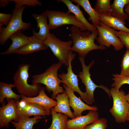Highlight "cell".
Listing matches in <instances>:
<instances>
[{"label":"cell","instance_id":"cell-1","mask_svg":"<svg viewBox=\"0 0 129 129\" xmlns=\"http://www.w3.org/2000/svg\"><path fill=\"white\" fill-rule=\"evenodd\" d=\"M73 45L70 51L78 53L79 56L85 58L90 51L94 50H104L106 47L95 44L94 41L99 35L97 29L91 32L82 31L78 27L72 25L70 28Z\"/></svg>","mask_w":129,"mask_h":129},{"label":"cell","instance_id":"cell-2","mask_svg":"<svg viewBox=\"0 0 129 129\" xmlns=\"http://www.w3.org/2000/svg\"><path fill=\"white\" fill-rule=\"evenodd\" d=\"M62 64L59 62L52 64L43 73L32 75V84H42L45 86V89L48 92H52L51 96L54 99L58 94L65 91L60 86L62 81L59 77L57 73Z\"/></svg>","mask_w":129,"mask_h":129},{"label":"cell","instance_id":"cell-3","mask_svg":"<svg viewBox=\"0 0 129 129\" xmlns=\"http://www.w3.org/2000/svg\"><path fill=\"white\" fill-rule=\"evenodd\" d=\"M31 65L28 64H20L14 74L13 80L18 92L20 95L29 97L38 96L42 87L41 84L30 85L28 83V70Z\"/></svg>","mask_w":129,"mask_h":129},{"label":"cell","instance_id":"cell-4","mask_svg":"<svg viewBox=\"0 0 129 129\" xmlns=\"http://www.w3.org/2000/svg\"><path fill=\"white\" fill-rule=\"evenodd\" d=\"M23 6L12 9V18L7 26L0 32V44L4 45L10 36L16 32L20 30H28L32 25L30 22L26 23L22 20L23 12L25 8Z\"/></svg>","mask_w":129,"mask_h":129},{"label":"cell","instance_id":"cell-5","mask_svg":"<svg viewBox=\"0 0 129 129\" xmlns=\"http://www.w3.org/2000/svg\"><path fill=\"white\" fill-rule=\"evenodd\" d=\"M49 21L50 29H55L65 25H71L79 28L82 31H88L87 27L73 15L68 12L46 10L44 11Z\"/></svg>","mask_w":129,"mask_h":129},{"label":"cell","instance_id":"cell-6","mask_svg":"<svg viewBox=\"0 0 129 129\" xmlns=\"http://www.w3.org/2000/svg\"><path fill=\"white\" fill-rule=\"evenodd\" d=\"M44 45L49 47L59 62L68 67L72 40L64 42L58 38L53 34L50 33L43 42Z\"/></svg>","mask_w":129,"mask_h":129},{"label":"cell","instance_id":"cell-7","mask_svg":"<svg viewBox=\"0 0 129 129\" xmlns=\"http://www.w3.org/2000/svg\"><path fill=\"white\" fill-rule=\"evenodd\" d=\"M110 95L113 100L112 107L109 110L116 122L124 123L126 121L129 103L126 100L125 93L123 90L112 87L110 89Z\"/></svg>","mask_w":129,"mask_h":129},{"label":"cell","instance_id":"cell-8","mask_svg":"<svg viewBox=\"0 0 129 129\" xmlns=\"http://www.w3.org/2000/svg\"><path fill=\"white\" fill-rule=\"evenodd\" d=\"M76 54L70 52L69 55V65L67 67V73L62 72L58 75L59 77L62 81V83L67 87L74 92H76L80 96L83 101L89 105L93 103L89 98L86 92H83L80 89L78 86V75H75L73 71L71 62L74 59Z\"/></svg>","mask_w":129,"mask_h":129},{"label":"cell","instance_id":"cell-9","mask_svg":"<svg viewBox=\"0 0 129 129\" xmlns=\"http://www.w3.org/2000/svg\"><path fill=\"white\" fill-rule=\"evenodd\" d=\"M79 59L82 66V70L79 72L78 76L85 85L86 88V92L89 99L93 102H95L94 92L96 89L98 87L102 88L104 90L111 98L110 89L103 85L98 86L96 85L91 79L90 70L95 63L94 61L93 60L91 63L87 66L85 63V58L79 57Z\"/></svg>","mask_w":129,"mask_h":129},{"label":"cell","instance_id":"cell-10","mask_svg":"<svg viewBox=\"0 0 129 129\" xmlns=\"http://www.w3.org/2000/svg\"><path fill=\"white\" fill-rule=\"evenodd\" d=\"M100 24V26H96L99 32L97 39L99 44L106 48L110 47L112 45L117 51L122 49L124 45L115 34V30L101 22Z\"/></svg>","mask_w":129,"mask_h":129},{"label":"cell","instance_id":"cell-11","mask_svg":"<svg viewBox=\"0 0 129 129\" xmlns=\"http://www.w3.org/2000/svg\"><path fill=\"white\" fill-rule=\"evenodd\" d=\"M7 103L5 102L0 107V127L7 128L12 120L17 122L18 115L16 101L13 99H6Z\"/></svg>","mask_w":129,"mask_h":129},{"label":"cell","instance_id":"cell-12","mask_svg":"<svg viewBox=\"0 0 129 129\" xmlns=\"http://www.w3.org/2000/svg\"><path fill=\"white\" fill-rule=\"evenodd\" d=\"M17 115L29 117L34 116H45L46 111L43 107L37 104L26 102L22 100L16 101Z\"/></svg>","mask_w":129,"mask_h":129},{"label":"cell","instance_id":"cell-13","mask_svg":"<svg viewBox=\"0 0 129 129\" xmlns=\"http://www.w3.org/2000/svg\"><path fill=\"white\" fill-rule=\"evenodd\" d=\"M99 116L97 111L90 110L85 115L68 119L66 129H84L87 126L99 119Z\"/></svg>","mask_w":129,"mask_h":129},{"label":"cell","instance_id":"cell-14","mask_svg":"<svg viewBox=\"0 0 129 129\" xmlns=\"http://www.w3.org/2000/svg\"><path fill=\"white\" fill-rule=\"evenodd\" d=\"M69 98L70 106L74 110L73 113L75 118L81 116L82 112L86 110L97 111L98 108L96 106H90L84 102L75 94L73 91L68 88L64 84H63Z\"/></svg>","mask_w":129,"mask_h":129},{"label":"cell","instance_id":"cell-15","mask_svg":"<svg viewBox=\"0 0 129 129\" xmlns=\"http://www.w3.org/2000/svg\"><path fill=\"white\" fill-rule=\"evenodd\" d=\"M45 88H42L38 95L33 97H28L24 95H21V100L26 102L37 104L44 107L47 113V115L51 114V109L56 107L57 105V101L48 97L45 92Z\"/></svg>","mask_w":129,"mask_h":129},{"label":"cell","instance_id":"cell-16","mask_svg":"<svg viewBox=\"0 0 129 129\" xmlns=\"http://www.w3.org/2000/svg\"><path fill=\"white\" fill-rule=\"evenodd\" d=\"M32 16L36 20L37 26L39 28V32H36L34 28L32 30L33 35L39 40L43 42L48 37L50 30L47 22L48 17L45 12L39 15L33 13Z\"/></svg>","mask_w":129,"mask_h":129},{"label":"cell","instance_id":"cell-17","mask_svg":"<svg viewBox=\"0 0 129 129\" xmlns=\"http://www.w3.org/2000/svg\"><path fill=\"white\" fill-rule=\"evenodd\" d=\"M21 31L16 32L10 36L9 38L12 41V43L7 50L1 53V54H13L14 52L29 43L31 37L27 36L22 32Z\"/></svg>","mask_w":129,"mask_h":129},{"label":"cell","instance_id":"cell-18","mask_svg":"<svg viewBox=\"0 0 129 129\" xmlns=\"http://www.w3.org/2000/svg\"><path fill=\"white\" fill-rule=\"evenodd\" d=\"M55 99L57 100V105L51 109V113H61L72 119L75 118L70 110L69 97L65 91L58 94Z\"/></svg>","mask_w":129,"mask_h":129},{"label":"cell","instance_id":"cell-19","mask_svg":"<svg viewBox=\"0 0 129 129\" xmlns=\"http://www.w3.org/2000/svg\"><path fill=\"white\" fill-rule=\"evenodd\" d=\"M100 21L108 27L114 30L129 33V28L125 25V22L112 16L110 13L100 15Z\"/></svg>","mask_w":129,"mask_h":129},{"label":"cell","instance_id":"cell-20","mask_svg":"<svg viewBox=\"0 0 129 129\" xmlns=\"http://www.w3.org/2000/svg\"><path fill=\"white\" fill-rule=\"evenodd\" d=\"M60 2L63 3L68 8L67 12L74 14L76 18L83 23L88 28V31L92 32L97 29L96 27L93 24L90 23L85 17L82 11L80 8V5L77 4L75 5L71 0H61Z\"/></svg>","mask_w":129,"mask_h":129},{"label":"cell","instance_id":"cell-21","mask_svg":"<svg viewBox=\"0 0 129 129\" xmlns=\"http://www.w3.org/2000/svg\"><path fill=\"white\" fill-rule=\"evenodd\" d=\"M48 48V47L44 45L43 42L33 35L31 36V40L28 44L15 51L13 54L27 55L44 50Z\"/></svg>","mask_w":129,"mask_h":129},{"label":"cell","instance_id":"cell-22","mask_svg":"<svg viewBox=\"0 0 129 129\" xmlns=\"http://www.w3.org/2000/svg\"><path fill=\"white\" fill-rule=\"evenodd\" d=\"M17 122H11L15 127V129H33V125L40 121L39 119L45 118L41 116H34L32 118L24 115H17Z\"/></svg>","mask_w":129,"mask_h":129},{"label":"cell","instance_id":"cell-23","mask_svg":"<svg viewBox=\"0 0 129 129\" xmlns=\"http://www.w3.org/2000/svg\"><path fill=\"white\" fill-rule=\"evenodd\" d=\"M128 4L129 0H114L111 5V15L124 21L128 20L129 16L124 11L125 6Z\"/></svg>","mask_w":129,"mask_h":129},{"label":"cell","instance_id":"cell-24","mask_svg":"<svg viewBox=\"0 0 129 129\" xmlns=\"http://www.w3.org/2000/svg\"><path fill=\"white\" fill-rule=\"evenodd\" d=\"M14 84H8L0 82V103L2 104L5 102V98L13 99L16 101H19L21 95H17L14 92L12 88L15 87Z\"/></svg>","mask_w":129,"mask_h":129},{"label":"cell","instance_id":"cell-25","mask_svg":"<svg viewBox=\"0 0 129 129\" xmlns=\"http://www.w3.org/2000/svg\"><path fill=\"white\" fill-rule=\"evenodd\" d=\"M72 2L77 3L81 6L89 16L88 19L92 21L93 25L95 26L100 25V15L94 8L91 6L88 0H72Z\"/></svg>","mask_w":129,"mask_h":129},{"label":"cell","instance_id":"cell-26","mask_svg":"<svg viewBox=\"0 0 129 129\" xmlns=\"http://www.w3.org/2000/svg\"><path fill=\"white\" fill-rule=\"evenodd\" d=\"M51 114L52 123L47 129H66L68 116L60 113H51Z\"/></svg>","mask_w":129,"mask_h":129},{"label":"cell","instance_id":"cell-27","mask_svg":"<svg viewBox=\"0 0 129 129\" xmlns=\"http://www.w3.org/2000/svg\"><path fill=\"white\" fill-rule=\"evenodd\" d=\"M110 0H97L95 4L94 9L99 15L111 11Z\"/></svg>","mask_w":129,"mask_h":129},{"label":"cell","instance_id":"cell-28","mask_svg":"<svg viewBox=\"0 0 129 129\" xmlns=\"http://www.w3.org/2000/svg\"><path fill=\"white\" fill-rule=\"evenodd\" d=\"M112 75L113 78L112 80L114 81L111 85L112 87L119 90L123 85L129 84V76L117 74Z\"/></svg>","mask_w":129,"mask_h":129},{"label":"cell","instance_id":"cell-29","mask_svg":"<svg viewBox=\"0 0 129 129\" xmlns=\"http://www.w3.org/2000/svg\"><path fill=\"white\" fill-rule=\"evenodd\" d=\"M121 70L120 74L129 76V49H127L124 54L120 65Z\"/></svg>","mask_w":129,"mask_h":129},{"label":"cell","instance_id":"cell-30","mask_svg":"<svg viewBox=\"0 0 129 129\" xmlns=\"http://www.w3.org/2000/svg\"><path fill=\"white\" fill-rule=\"evenodd\" d=\"M107 127V120L101 118L87 126L84 129H106Z\"/></svg>","mask_w":129,"mask_h":129},{"label":"cell","instance_id":"cell-31","mask_svg":"<svg viewBox=\"0 0 129 129\" xmlns=\"http://www.w3.org/2000/svg\"><path fill=\"white\" fill-rule=\"evenodd\" d=\"M15 3L14 8H17L24 5L36 6L37 5L41 6L42 4L38 0H10Z\"/></svg>","mask_w":129,"mask_h":129},{"label":"cell","instance_id":"cell-32","mask_svg":"<svg viewBox=\"0 0 129 129\" xmlns=\"http://www.w3.org/2000/svg\"><path fill=\"white\" fill-rule=\"evenodd\" d=\"M114 33L126 48L129 49V33L123 31H116Z\"/></svg>","mask_w":129,"mask_h":129},{"label":"cell","instance_id":"cell-33","mask_svg":"<svg viewBox=\"0 0 129 129\" xmlns=\"http://www.w3.org/2000/svg\"><path fill=\"white\" fill-rule=\"evenodd\" d=\"M13 14L0 13V32L3 29L2 27L4 25L7 26L11 19Z\"/></svg>","mask_w":129,"mask_h":129},{"label":"cell","instance_id":"cell-34","mask_svg":"<svg viewBox=\"0 0 129 129\" xmlns=\"http://www.w3.org/2000/svg\"><path fill=\"white\" fill-rule=\"evenodd\" d=\"M10 2V0H0V7L4 8Z\"/></svg>","mask_w":129,"mask_h":129},{"label":"cell","instance_id":"cell-35","mask_svg":"<svg viewBox=\"0 0 129 129\" xmlns=\"http://www.w3.org/2000/svg\"><path fill=\"white\" fill-rule=\"evenodd\" d=\"M124 11V12L129 16V4L126 5L125 6ZM128 21L129 22V19Z\"/></svg>","mask_w":129,"mask_h":129},{"label":"cell","instance_id":"cell-36","mask_svg":"<svg viewBox=\"0 0 129 129\" xmlns=\"http://www.w3.org/2000/svg\"><path fill=\"white\" fill-rule=\"evenodd\" d=\"M125 97L127 101L129 102V91L128 94L125 95Z\"/></svg>","mask_w":129,"mask_h":129},{"label":"cell","instance_id":"cell-37","mask_svg":"<svg viewBox=\"0 0 129 129\" xmlns=\"http://www.w3.org/2000/svg\"><path fill=\"white\" fill-rule=\"evenodd\" d=\"M126 121H128L129 122V106L128 108V113L127 118Z\"/></svg>","mask_w":129,"mask_h":129}]
</instances>
